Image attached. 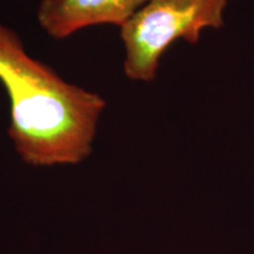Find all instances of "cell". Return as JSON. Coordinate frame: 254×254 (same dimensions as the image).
<instances>
[{"label":"cell","instance_id":"obj_1","mask_svg":"<svg viewBox=\"0 0 254 254\" xmlns=\"http://www.w3.org/2000/svg\"><path fill=\"white\" fill-rule=\"evenodd\" d=\"M0 82L9 100L8 135L24 163L50 167L90 157L106 101L32 58L1 23Z\"/></svg>","mask_w":254,"mask_h":254},{"label":"cell","instance_id":"obj_2","mask_svg":"<svg viewBox=\"0 0 254 254\" xmlns=\"http://www.w3.org/2000/svg\"><path fill=\"white\" fill-rule=\"evenodd\" d=\"M228 0H148L123 26L124 73L133 81L157 78L166 50L183 39L194 45L206 28L224 25Z\"/></svg>","mask_w":254,"mask_h":254},{"label":"cell","instance_id":"obj_3","mask_svg":"<svg viewBox=\"0 0 254 254\" xmlns=\"http://www.w3.org/2000/svg\"><path fill=\"white\" fill-rule=\"evenodd\" d=\"M148 0H41L39 26L53 39L63 40L84 28L123 26Z\"/></svg>","mask_w":254,"mask_h":254}]
</instances>
